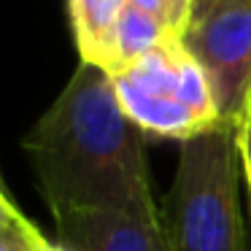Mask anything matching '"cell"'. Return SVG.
Here are the masks:
<instances>
[{
	"instance_id": "obj_12",
	"label": "cell",
	"mask_w": 251,
	"mask_h": 251,
	"mask_svg": "<svg viewBox=\"0 0 251 251\" xmlns=\"http://www.w3.org/2000/svg\"><path fill=\"white\" fill-rule=\"evenodd\" d=\"M249 251H251V229H249Z\"/></svg>"
},
{
	"instance_id": "obj_8",
	"label": "cell",
	"mask_w": 251,
	"mask_h": 251,
	"mask_svg": "<svg viewBox=\"0 0 251 251\" xmlns=\"http://www.w3.org/2000/svg\"><path fill=\"white\" fill-rule=\"evenodd\" d=\"M51 243L44 238L38 224L25 216L8 189L0 197V251H49Z\"/></svg>"
},
{
	"instance_id": "obj_6",
	"label": "cell",
	"mask_w": 251,
	"mask_h": 251,
	"mask_svg": "<svg viewBox=\"0 0 251 251\" xmlns=\"http://www.w3.org/2000/svg\"><path fill=\"white\" fill-rule=\"evenodd\" d=\"M168 38H176V35H170L157 17H151L149 11L127 0L114 22V30H111L103 71L111 76H122L127 68H132L146 54H151Z\"/></svg>"
},
{
	"instance_id": "obj_11",
	"label": "cell",
	"mask_w": 251,
	"mask_h": 251,
	"mask_svg": "<svg viewBox=\"0 0 251 251\" xmlns=\"http://www.w3.org/2000/svg\"><path fill=\"white\" fill-rule=\"evenodd\" d=\"M49 251H65V249H62V246L60 243H57V240H54V243H51V249Z\"/></svg>"
},
{
	"instance_id": "obj_10",
	"label": "cell",
	"mask_w": 251,
	"mask_h": 251,
	"mask_svg": "<svg viewBox=\"0 0 251 251\" xmlns=\"http://www.w3.org/2000/svg\"><path fill=\"white\" fill-rule=\"evenodd\" d=\"M227 0H192V22L208 17L211 11H216L219 6H224Z\"/></svg>"
},
{
	"instance_id": "obj_5",
	"label": "cell",
	"mask_w": 251,
	"mask_h": 251,
	"mask_svg": "<svg viewBox=\"0 0 251 251\" xmlns=\"http://www.w3.org/2000/svg\"><path fill=\"white\" fill-rule=\"evenodd\" d=\"M114 84H116V95H119V103L125 108V114L146 135L173 138V141L184 143L186 138L197 135V132L208 130V127H216L208 119H202L200 114H195L192 108H186L176 95L141 92L138 87L127 84L125 78H114Z\"/></svg>"
},
{
	"instance_id": "obj_3",
	"label": "cell",
	"mask_w": 251,
	"mask_h": 251,
	"mask_svg": "<svg viewBox=\"0 0 251 251\" xmlns=\"http://www.w3.org/2000/svg\"><path fill=\"white\" fill-rule=\"evenodd\" d=\"M181 41L211 78L219 119L238 125L251 111V0H227Z\"/></svg>"
},
{
	"instance_id": "obj_9",
	"label": "cell",
	"mask_w": 251,
	"mask_h": 251,
	"mask_svg": "<svg viewBox=\"0 0 251 251\" xmlns=\"http://www.w3.org/2000/svg\"><path fill=\"white\" fill-rule=\"evenodd\" d=\"M238 149H240V168L246 176V186L251 195V111L238 122Z\"/></svg>"
},
{
	"instance_id": "obj_7",
	"label": "cell",
	"mask_w": 251,
	"mask_h": 251,
	"mask_svg": "<svg viewBox=\"0 0 251 251\" xmlns=\"http://www.w3.org/2000/svg\"><path fill=\"white\" fill-rule=\"evenodd\" d=\"M127 0H68L71 25L76 35V46L81 51V62L105 65V49L114 22Z\"/></svg>"
},
{
	"instance_id": "obj_1",
	"label": "cell",
	"mask_w": 251,
	"mask_h": 251,
	"mask_svg": "<svg viewBox=\"0 0 251 251\" xmlns=\"http://www.w3.org/2000/svg\"><path fill=\"white\" fill-rule=\"evenodd\" d=\"M146 132L125 114L114 76L78 62L57 100L22 138L51 216L119 211L159 219L146 159Z\"/></svg>"
},
{
	"instance_id": "obj_4",
	"label": "cell",
	"mask_w": 251,
	"mask_h": 251,
	"mask_svg": "<svg viewBox=\"0 0 251 251\" xmlns=\"http://www.w3.org/2000/svg\"><path fill=\"white\" fill-rule=\"evenodd\" d=\"M65 251H170L162 219L119 211H62L54 216Z\"/></svg>"
},
{
	"instance_id": "obj_2",
	"label": "cell",
	"mask_w": 251,
	"mask_h": 251,
	"mask_svg": "<svg viewBox=\"0 0 251 251\" xmlns=\"http://www.w3.org/2000/svg\"><path fill=\"white\" fill-rule=\"evenodd\" d=\"M238 165V125L222 122L178 143L165 222L170 251H249Z\"/></svg>"
}]
</instances>
